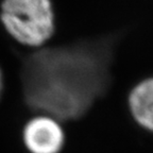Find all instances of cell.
I'll use <instances>...</instances> for the list:
<instances>
[{
	"mask_svg": "<svg viewBox=\"0 0 153 153\" xmlns=\"http://www.w3.org/2000/svg\"><path fill=\"white\" fill-rule=\"evenodd\" d=\"M112 60L111 37L38 49L20 68L27 105L57 121L83 117L108 91Z\"/></svg>",
	"mask_w": 153,
	"mask_h": 153,
	"instance_id": "6da1fadb",
	"label": "cell"
},
{
	"mask_svg": "<svg viewBox=\"0 0 153 153\" xmlns=\"http://www.w3.org/2000/svg\"><path fill=\"white\" fill-rule=\"evenodd\" d=\"M0 19L19 44L39 48L54 33L51 0H3Z\"/></svg>",
	"mask_w": 153,
	"mask_h": 153,
	"instance_id": "7a4b0ae2",
	"label": "cell"
},
{
	"mask_svg": "<svg viewBox=\"0 0 153 153\" xmlns=\"http://www.w3.org/2000/svg\"><path fill=\"white\" fill-rule=\"evenodd\" d=\"M22 138L31 153H60L64 146L65 134L60 122L44 115L27 122Z\"/></svg>",
	"mask_w": 153,
	"mask_h": 153,
	"instance_id": "3957f363",
	"label": "cell"
},
{
	"mask_svg": "<svg viewBox=\"0 0 153 153\" xmlns=\"http://www.w3.org/2000/svg\"><path fill=\"white\" fill-rule=\"evenodd\" d=\"M129 108L140 127L153 132V76L139 82L130 91Z\"/></svg>",
	"mask_w": 153,
	"mask_h": 153,
	"instance_id": "277c9868",
	"label": "cell"
},
{
	"mask_svg": "<svg viewBox=\"0 0 153 153\" xmlns=\"http://www.w3.org/2000/svg\"><path fill=\"white\" fill-rule=\"evenodd\" d=\"M2 88H3V74H2V70L0 68V96L2 93Z\"/></svg>",
	"mask_w": 153,
	"mask_h": 153,
	"instance_id": "5b68a950",
	"label": "cell"
}]
</instances>
